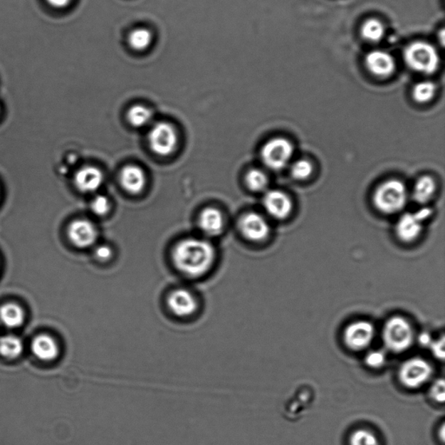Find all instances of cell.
I'll use <instances>...</instances> for the list:
<instances>
[{"instance_id":"cell-1","label":"cell","mask_w":445,"mask_h":445,"mask_svg":"<svg viewBox=\"0 0 445 445\" xmlns=\"http://www.w3.org/2000/svg\"><path fill=\"white\" fill-rule=\"evenodd\" d=\"M172 259L180 275L197 281L210 273L216 262V250L206 240L190 238L174 247Z\"/></svg>"},{"instance_id":"cell-2","label":"cell","mask_w":445,"mask_h":445,"mask_svg":"<svg viewBox=\"0 0 445 445\" xmlns=\"http://www.w3.org/2000/svg\"><path fill=\"white\" fill-rule=\"evenodd\" d=\"M163 308L173 320L190 323L196 320L203 310V300L200 294L190 287H172L163 296Z\"/></svg>"},{"instance_id":"cell-3","label":"cell","mask_w":445,"mask_h":445,"mask_svg":"<svg viewBox=\"0 0 445 445\" xmlns=\"http://www.w3.org/2000/svg\"><path fill=\"white\" fill-rule=\"evenodd\" d=\"M408 191L400 180L389 179L379 184L373 194L374 206L385 214H397L407 206Z\"/></svg>"},{"instance_id":"cell-4","label":"cell","mask_w":445,"mask_h":445,"mask_svg":"<svg viewBox=\"0 0 445 445\" xmlns=\"http://www.w3.org/2000/svg\"><path fill=\"white\" fill-rule=\"evenodd\" d=\"M383 338L386 347L393 352H403L411 347L414 333L407 319L392 317L385 323Z\"/></svg>"},{"instance_id":"cell-5","label":"cell","mask_w":445,"mask_h":445,"mask_svg":"<svg viewBox=\"0 0 445 445\" xmlns=\"http://www.w3.org/2000/svg\"><path fill=\"white\" fill-rule=\"evenodd\" d=\"M404 60L416 72L431 74L439 65L436 50L426 42H414L404 51Z\"/></svg>"},{"instance_id":"cell-6","label":"cell","mask_w":445,"mask_h":445,"mask_svg":"<svg viewBox=\"0 0 445 445\" xmlns=\"http://www.w3.org/2000/svg\"><path fill=\"white\" fill-rule=\"evenodd\" d=\"M293 145L285 137H278L271 140L261 150L263 163L271 170H281L289 164L293 156Z\"/></svg>"},{"instance_id":"cell-7","label":"cell","mask_w":445,"mask_h":445,"mask_svg":"<svg viewBox=\"0 0 445 445\" xmlns=\"http://www.w3.org/2000/svg\"><path fill=\"white\" fill-rule=\"evenodd\" d=\"M430 208H422L416 212L402 215L396 224V234L401 241H414L422 234L424 222L431 215Z\"/></svg>"},{"instance_id":"cell-8","label":"cell","mask_w":445,"mask_h":445,"mask_svg":"<svg viewBox=\"0 0 445 445\" xmlns=\"http://www.w3.org/2000/svg\"><path fill=\"white\" fill-rule=\"evenodd\" d=\"M148 140L152 152L159 156L172 155L178 145L175 128L165 122H160L152 128Z\"/></svg>"},{"instance_id":"cell-9","label":"cell","mask_w":445,"mask_h":445,"mask_svg":"<svg viewBox=\"0 0 445 445\" xmlns=\"http://www.w3.org/2000/svg\"><path fill=\"white\" fill-rule=\"evenodd\" d=\"M431 374L432 369L426 361L422 358H412L402 365L399 375L405 387L417 389L426 383Z\"/></svg>"},{"instance_id":"cell-10","label":"cell","mask_w":445,"mask_h":445,"mask_svg":"<svg viewBox=\"0 0 445 445\" xmlns=\"http://www.w3.org/2000/svg\"><path fill=\"white\" fill-rule=\"evenodd\" d=\"M374 334H375V330L371 323L357 321L346 327L344 340L348 348L360 352L371 345Z\"/></svg>"},{"instance_id":"cell-11","label":"cell","mask_w":445,"mask_h":445,"mask_svg":"<svg viewBox=\"0 0 445 445\" xmlns=\"http://www.w3.org/2000/svg\"><path fill=\"white\" fill-rule=\"evenodd\" d=\"M240 231L247 239L253 242H260L266 239L270 234V226L263 216L249 212L240 219Z\"/></svg>"},{"instance_id":"cell-12","label":"cell","mask_w":445,"mask_h":445,"mask_svg":"<svg viewBox=\"0 0 445 445\" xmlns=\"http://www.w3.org/2000/svg\"><path fill=\"white\" fill-rule=\"evenodd\" d=\"M263 207L273 218L285 219L293 211V204L286 193L279 190H271L263 197Z\"/></svg>"},{"instance_id":"cell-13","label":"cell","mask_w":445,"mask_h":445,"mask_svg":"<svg viewBox=\"0 0 445 445\" xmlns=\"http://www.w3.org/2000/svg\"><path fill=\"white\" fill-rule=\"evenodd\" d=\"M68 236L75 246L88 248L96 242L98 231L95 226L88 220L78 219L70 224Z\"/></svg>"},{"instance_id":"cell-14","label":"cell","mask_w":445,"mask_h":445,"mask_svg":"<svg viewBox=\"0 0 445 445\" xmlns=\"http://www.w3.org/2000/svg\"><path fill=\"white\" fill-rule=\"evenodd\" d=\"M366 66L370 72L376 76L386 78L391 76L395 70V61L392 55L384 51H374L370 53L365 58Z\"/></svg>"},{"instance_id":"cell-15","label":"cell","mask_w":445,"mask_h":445,"mask_svg":"<svg viewBox=\"0 0 445 445\" xmlns=\"http://www.w3.org/2000/svg\"><path fill=\"white\" fill-rule=\"evenodd\" d=\"M103 182V172L93 167L82 168L75 176V186L83 192H96Z\"/></svg>"},{"instance_id":"cell-16","label":"cell","mask_w":445,"mask_h":445,"mask_svg":"<svg viewBox=\"0 0 445 445\" xmlns=\"http://www.w3.org/2000/svg\"><path fill=\"white\" fill-rule=\"evenodd\" d=\"M120 182L128 192L137 194L144 190L147 177L145 172L137 165H127L121 171Z\"/></svg>"},{"instance_id":"cell-17","label":"cell","mask_w":445,"mask_h":445,"mask_svg":"<svg viewBox=\"0 0 445 445\" xmlns=\"http://www.w3.org/2000/svg\"><path fill=\"white\" fill-rule=\"evenodd\" d=\"M199 226L204 234L208 236H218L221 234L224 227V218L218 209L206 208L199 216Z\"/></svg>"},{"instance_id":"cell-18","label":"cell","mask_w":445,"mask_h":445,"mask_svg":"<svg viewBox=\"0 0 445 445\" xmlns=\"http://www.w3.org/2000/svg\"><path fill=\"white\" fill-rule=\"evenodd\" d=\"M31 350L34 355L42 361L54 360L60 354V348L56 341L47 335H41L34 338Z\"/></svg>"},{"instance_id":"cell-19","label":"cell","mask_w":445,"mask_h":445,"mask_svg":"<svg viewBox=\"0 0 445 445\" xmlns=\"http://www.w3.org/2000/svg\"><path fill=\"white\" fill-rule=\"evenodd\" d=\"M436 186L435 180L430 176H423L417 181L413 187L412 197L417 203L424 204L434 195Z\"/></svg>"},{"instance_id":"cell-20","label":"cell","mask_w":445,"mask_h":445,"mask_svg":"<svg viewBox=\"0 0 445 445\" xmlns=\"http://www.w3.org/2000/svg\"><path fill=\"white\" fill-rule=\"evenodd\" d=\"M0 320L9 328H16L21 326L25 320V313L18 305H4L0 308Z\"/></svg>"},{"instance_id":"cell-21","label":"cell","mask_w":445,"mask_h":445,"mask_svg":"<svg viewBox=\"0 0 445 445\" xmlns=\"http://www.w3.org/2000/svg\"><path fill=\"white\" fill-rule=\"evenodd\" d=\"M23 352V342L15 336H5L0 338V354L3 357L14 360Z\"/></svg>"},{"instance_id":"cell-22","label":"cell","mask_w":445,"mask_h":445,"mask_svg":"<svg viewBox=\"0 0 445 445\" xmlns=\"http://www.w3.org/2000/svg\"><path fill=\"white\" fill-rule=\"evenodd\" d=\"M152 35L147 28H137L130 33L128 43L135 51H145L152 45Z\"/></svg>"},{"instance_id":"cell-23","label":"cell","mask_w":445,"mask_h":445,"mask_svg":"<svg viewBox=\"0 0 445 445\" xmlns=\"http://www.w3.org/2000/svg\"><path fill=\"white\" fill-rule=\"evenodd\" d=\"M127 117L130 123L133 127H142L147 125L152 117V112L151 110L145 108L144 105H134L130 108Z\"/></svg>"},{"instance_id":"cell-24","label":"cell","mask_w":445,"mask_h":445,"mask_svg":"<svg viewBox=\"0 0 445 445\" xmlns=\"http://www.w3.org/2000/svg\"><path fill=\"white\" fill-rule=\"evenodd\" d=\"M363 37L371 42H377L384 37V27L377 19H372L366 21L362 27Z\"/></svg>"},{"instance_id":"cell-25","label":"cell","mask_w":445,"mask_h":445,"mask_svg":"<svg viewBox=\"0 0 445 445\" xmlns=\"http://www.w3.org/2000/svg\"><path fill=\"white\" fill-rule=\"evenodd\" d=\"M436 90L434 83L430 81L420 82L413 88L412 96L415 101L419 102V103H427L435 96Z\"/></svg>"},{"instance_id":"cell-26","label":"cell","mask_w":445,"mask_h":445,"mask_svg":"<svg viewBox=\"0 0 445 445\" xmlns=\"http://www.w3.org/2000/svg\"><path fill=\"white\" fill-rule=\"evenodd\" d=\"M246 181L247 187L253 192L266 190L268 184H269L267 175L259 169H253V170L248 172Z\"/></svg>"},{"instance_id":"cell-27","label":"cell","mask_w":445,"mask_h":445,"mask_svg":"<svg viewBox=\"0 0 445 445\" xmlns=\"http://www.w3.org/2000/svg\"><path fill=\"white\" fill-rule=\"evenodd\" d=\"M350 445H380L379 440L372 431L358 429L350 436Z\"/></svg>"},{"instance_id":"cell-28","label":"cell","mask_w":445,"mask_h":445,"mask_svg":"<svg viewBox=\"0 0 445 445\" xmlns=\"http://www.w3.org/2000/svg\"><path fill=\"white\" fill-rule=\"evenodd\" d=\"M313 172V164L306 159L296 161L290 169L291 176L295 179L305 180L308 179Z\"/></svg>"},{"instance_id":"cell-29","label":"cell","mask_w":445,"mask_h":445,"mask_svg":"<svg viewBox=\"0 0 445 445\" xmlns=\"http://www.w3.org/2000/svg\"><path fill=\"white\" fill-rule=\"evenodd\" d=\"M90 208H92L93 214L98 216H104L108 214L110 208H111V203L105 196L98 195L93 200Z\"/></svg>"},{"instance_id":"cell-30","label":"cell","mask_w":445,"mask_h":445,"mask_svg":"<svg viewBox=\"0 0 445 445\" xmlns=\"http://www.w3.org/2000/svg\"><path fill=\"white\" fill-rule=\"evenodd\" d=\"M431 392L433 399L438 402V403L443 404L445 399L444 379L436 381L434 385L432 386Z\"/></svg>"},{"instance_id":"cell-31","label":"cell","mask_w":445,"mask_h":445,"mask_svg":"<svg viewBox=\"0 0 445 445\" xmlns=\"http://www.w3.org/2000/svg\"><path fill=\"white\" fill-rule=\"evenodd\" d=\"M385 357L380 352H373L370 353L366 357V364L372 368H379L384 364Z\"/></svg>"},{"instance_id":"cell-32","label":"cell","mask_w":445,"mask_h":445,"mask_svg":"<svg viewBox=\"0 0 445 445\" xmlns=\"http://www.w3.org/2000/svg\"><path fill=\"white\" fill-rule=\"evenodd\" d=\"M96 258L100 261L105 262L111 259L112 257V250L111 247L108 246H101L98 247L95 251Z\"/></svg>"},{"instance_id":"cell-33","label":"cell","mask_w":445,"mask_h":445,"mask_svg":"<svg viewBox=\"0 0 445 445\" xmlns=\"http://www.w3.org/2000/svg\"><path fill=\"white\" fill-rule=\"evenodd\" d=\"M433 352H434L435 356L440 360H444V338L441 340L439 342H436L432 345Z\"/></svg>"},{"instance_id":"cell-34","label":"cell","mask_w":445,"mask_h":445,"mask_svg":"<svg viewBox=\"0 0 445 445\" xmlns=\"http://www.w3.org/2000/svg\"><path fill=\"white\" fill-rule=\"evenodd\" d=\"M46 2L56 9H63V8L68 6L72 0H46Z\"/></svg>"},{"instance_id":"cell-35","label":"cell","mask_w":445,"mask_h":445,"mask_svg":"<svg viewBox=\"0 0 445 445\" xmlns=\"http://www.w3.org/2000/svg\"><path fill=\"white\" fill-rule=\"evenodd\" d=\"M431 340H430V336H429V335L427 334H422L420 336V342L421 344L424 345H426L429 344V342H430Z\"/></svg>"}]
</instances>
